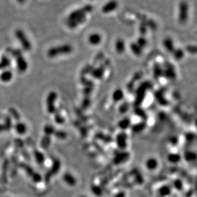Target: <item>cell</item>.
Returning a JSON list of instances; mask_svg holds the SVG:
<instances>
[{
    "instance_id": "obj_3",
    "label": "cell",
    "mask_w": 197,
    "mask_h": 197,
    "mask_svg": "<svg viewBox=\"0 0 197 197\" xmlns=\"http://www.w3.org/2000/svg\"><path fill=\"white\" fill-rule=\"evenodd\" d=\"M188 18V5L186 2H182L179 4V21L181 24L186 23Z\"/></svg>"
},
{
    "instance_id": "obj_13",
    "label": "cell",
    "mask_w": 197,
    "mask_h": 197,
    "mask_svg": "<svg viewBox=\"0 0 197 197\" xmlns=\"http://www.w3.org/2000/svg\"><path fill=\"white\" fill-rule=\"evenodd\" d=\"M85 21H86V16H83V17L78 18V19L73 20V21H67V24L70 28H71V29H74V28H76L77 26H78L81 24L83 23Z\"/></svg>"
},
{
    "instance_id": "obj_34",
    "label": "cell",
    "mask_w": 197,
    "mask_h": 197,
    "mask_svg": "<svg viewBox=\"0 0 197 197\" xmlns=\"http://www.w3.org/2000/svg\"><path fill=\"white\" fill-rule=\"evenodd\" d=\"M54 136L59 139H65L67 137V134L65 131H57L54 133Z\"/></svg>"
},
{
    "instance_id": "obj_19",
    "label": "cell",
    "mask_w": 197,
    "mask_h": 197,
    "mask_svg": "<svg viewBox=\"0 0 197 197\" xmlns=\"http://www.w3.org/2000/svg\"><path fill=\"white\" fill-rule=\"evenodd\" d=\"M14 128L19 134H24L27 131V126L23 122H18L14 126Z\"/></svg>"
},
{
    "instance_id": "obj_20",
    "label": "cell",
    "mask_w": 197,
    "mask_h": 197,
    "mask_svg": "<svg viewBox=\"0 0 197 197\" xmlns=\"http://www.w3.org/2000/svg\"><path fill=\"white\" fill-rule=\"evenodd\" d=\"M184 157L188 162L195 161L197 159V154L193 151H187L184 153Z\"/></svg>"
},
{
    "instance_id": "obj_21",
    "label": "cell",
    "mask_w": 197,
    "mask_h": 197,
    "mask_svg": "<svg viewBox=\"0 0 197 197\" xmlns=\"http://www.w3.org/2000/svg\"><path fill=\"white\" fill-rule=\"evenodd\" d=\"M163 45L165 47L166 49L168 52L173 53L174 51L175 50L174 44H173V41L170 38H166L164 39V40L163 41Z\"/></svg>"
},
{
    "instance_id": "obj_6",
    "label": "cell",
    "mask_w": 197,
    "mask_h": 197,
    "mask_svg": "<svg viewBox=\"0 0 197 197\" xmlns=\"http://www.w3.org/2000/svg\"><path fill=\"white\" fill-rule=\"evenodd\" d=\"M60 165H61L60 161L58 159H55L53 161L51 169L49 170V172H48V174L46 175V182L47 181L49 182V180H50L51 177H53L54 175L56 174L59 172V170L60 168Z\"/></svg>"
},
{
    "instance_id": "obj_39",
    "label": "cell",
    "mask_w": 197,
    "mask_h": 197,
    "mask_svg": "<svg viewBox=\"0 0 197 197\" xmlns=\"http://www.w3.org/2000/svg\"><path fill=\"white\" fill-rule=\"evenodd\" d=\"M32 178L35 182H39L42 180V177H41L40 175L38 174V173H34V174L32 175Z\"/></svg>"
},
{
    "instance_id": "obj_37",
    "label": "cell",
    "mask_w": 197,
    "mask_h": 197,
    "mask_svg": "<svg viewBox=\"0 0 197 197\" xmlns=\"http://www.w3.org/2000/svg\"><path fill=\"white\" fill-rule=\"evenodd\" d=\"M154 74L155 75H157V76H161L162 74H163V70L161 68V67L159 66V65H156L154 67Z\"/></svg>"
},
{
    "instance_id": "obj_30",
    "label": "cell",
    "mask_w": 197,
    "mask_h": 197,
    "mask_svg": "<svg viewBox=\"0 0 197 197\" xmlns=\"http://www.w3.org/2000/svg\"><path fill=\"white\" fill-rule=\"evenodd\" d=\"M91 190H92V192L96 196H100L103 194V190L101 188L98 186L92 185L91 186Z\"/></svg>"
},
{
    "instance_id": "obj_38",
    "label": "cell",
    "mask_w": 197,
    "mask_h": 197,
    "mask_svg": "<svg viewBox=\"0 0 197 197\" xmlns=\"http://www.w3.org/2000/svg\"><path fill=\"white\" fill-rule=\"evenodd\" d=\"M186 50L191 54H196L197 53V47L194 46H188L186 48Z\"/></svg>"
},
{
    "instance_id": "obj_1",
    "label": "cell",
    "mask_w": 197,
    "mask_h": 197,
    "mask_svg": "<svg viewBox=\"0 0 197 197\" xmlns=\"http://www.w3.org/2000/svg\"><path fill=\"white\" fill-rule=\"evenodd\" d=\"M72 51L73 48L69 44H63L51 48L48 52V55L50 58H54L60 55L70 54Z\"/></svg>"
},
{
    "instance_id": "obj_23",
    "label": "cell",
    "mask_w": 197,
    "mask_h": 197,
    "mask_svg": "<svg viewBox=\"0 0 197 197\" xmlns=\"http://www.w3.org/2000/svg\"><path fill=\"white\" fill-rule=\"evenodd\" d=\"M167 159L169 162H170L172 163H177L178 162L180 161L181 159V156H180V155L178 154L172 153L168 155Z\"/></svg>"
},
{
    "instance_id": "obj_36",
    "label": "cell",
    "mask_w": 197,
    "mask_h": 197,
    "mask_svg": "<svg viewBox=\"0 0 197 197\" xmlns=\"http://www.w3.org/2000/svg\"><path fill=\"white\" fill-rule=\"evenodd\" d=\"M145 24L149 26L151 29L152 30H156V28H157V24L156 23H155L154 21H153L152 20H147L146 22H145Z\"/></svg>"
},
{
    "instance_id": "obj_10",
    "label": "cell",
    "mask_w": 197,
    "mask_h": 197,
    "mask_svg": "<svg viewBox=\"0 0 197 197\" xmlns=\"http://www.w3.org/2000/svg\"><path fill=\"white\" fill-rule=\"evenodd\" d=\"M118 3L115 0H111V1L108 2L106 4H105L103 8H102V11L105 13H110L113 11L115 10L118 7Z\"/></svg>"
},
{
    "instance_id": "obj_40",
    "label": "cell",
    "mask_w": 197,
    "mask_h": 197,
    "mask_svg": "<svg viewBox=\"0 0 197 197\" xmlns=\"http://www.w3.org/2000/svg\"><path fill=\"white\" fill-rule=\"evenodd\" d=\"M9 111H10V114H12V117H13L16 119H19V114H18V111H17L15 109L10 108Z\"/></svg>"
},
{
    "instance_id": "obj_15",
    "label": "cell",
    "mask_w": 197,
    "mask_h": 197,
    "mask_svg": "<svg viewBox=\"0 0 197 197\" xmlns=\"http://www.w3.org/2000/svg\"><path fill=\"white\" fill-rule=\"evenodd\" d=\"M102 40V37L101 35L98 33H93L89 36L88 41L90 44L93 46H96L100 44Z\"/></svg>"
},
{
    "instance_id": "obj_7",
    "label": "cell",
    "mask_w": 197,
    "mask_h": 197,
    "mask_svg": "<svg viewBox=\"0 0 197 197\" xmlns=\"http://www.w3.org/2000/svg\"><path fill=\"white\" fill-rule=\"evenodd\" d=\"M127 139H128V136L125 133H119L116 138V142L117 146L120 149H125L128 144H127Z\"/></svg>"
},
{
    "instance_id": "obj_17",
    "label": "cell",
    "mask_w": 197,
    "mask_h": 197,
    "mask_svg": "<svg viewBox=\"0 0 197 197\" xmlns=\"http://www.w3.org/2000/svg\"><path fill=\"white\" fill-rule=\"evenodd\" d=\"M12 77H13V74L10 70H5L1 73V74H0V80L5 83L9 82L10 81L12 80Z\"/></svg>"
},
{
    "instance_id": "obj_2",
    "label": "cell",
    "mask_w": 197,
    "mask_h": 197,
    "mask_svg": "<svg viewBox=\"0 0 197 197\" xmlns=\"http://www.w3.org/2000/svg\"><path fill=\"white\" fill-rule=\"evenodd\" d=\"M93 10V7L92 5H86L83 8H81L79 9L76 10L75 11L69 14V16L67 18V21H73L74 19H76L78 18L86 16L87 14L90 12H92Z\"/></svg>"
},
{
    "instance_id": "obj_25",
    "label": "cell",
    "mask_w": 197,
    "mask_h": 197,
    "mask_svg": "<svg viewBox=\"0 0 197 197\" xmlns=\"http://www.w3.org/2000/svg\"><path fill=\"white\" fill-rule=\"evenodd\" d=\"M34 157L36 161L38 164H43L45 161V157L44 154L37 150H35L34 152Z\"/></svg>"
},
{
    "instance_id": "obj_41",
    "label": "cell",
    "mask_w": 197,
    "mask_h": 197,
    "mask_svg": "<svg viewBox=\"0 0 197 197\" xmlns=\"http://www.w3.org/2000/svg\"><path fill=\"white\" fill-rule=\"evenodd\" d=\"M128 108H129V105L128 103H124L122 105H121L120 106V111L121 113H125L128 110Z\"/></svg>"
},
{
    "instance_id": "obj_11",
    "label": "cell",
    "mask_w": 197,
    "mask_h": 197,
    "mask_svg": "<svg viewBox=\"0 0 197 197\" xmlns=\"http://www.w3.org/2000/svg\"><path fill=\"white\" fill-rule=\"evenodd\" d=\"M158 159L155 158H150L145 162L146 168L149 170H154L158 166Z\"/></svg>"
},
{
    "instance_id": "obj_16",
    "label": "cell",
    "mask_w": 197,
    "mask_h": 197,
    "mask_svg": "<svg viewBox=\"0 0 197 197\" xmlns=\"http://www.w3.org/2000/svg\"><path fill=\"white\" fill-rule=\"evenodd\" d=\"M12 120L10 117H6L5 122L3 124H0V132L7 131L12 128Z\"/></svg>"
},
{
    "instance_id": "obj_46",
    "label": "cell",
    "mask_w": 197,
    "mask_h": 197,
    "mask_svg": "<svg viewBox=\"0 0 197 197\" xmlns=\"http://www.w3.org/2000/svg\"><path fill=\"white\" fill-rule=\"evenodd\" d=\"M80 197H84V196H80Z\"/></svg>"
},
{
    "instance_id": "obj_42",
    "label": "cell",
    "mask_w": 197,
    "mask_h": 197,
    "mask_svg": "<svg viewBox=\"0 0 197 197\" xmlns=\"http://www.w3.org/2000/svg\"><path fill=\"white\" fill-rule=\"evenodd\" d=\"M139 31L142 34H145L146 33V32H147V25L145 24V22L144 23H142V24H141L140 28H139Z\"/></svg>"
},
{
    "instance_id": "obj_33",
    "label": "cell",
    "mask_w": 197,
    "mask_h": 197,
    "mask_svg": "<svg viewBox=\"0 0 197 197\" xmlns=\"http://www.w3.org/2000/svg\"><path fill=\"white\" fill-rule=\"evenodd\" d=\"M141 48H144V47H145L146 46V45H147V40L145 38H144V37H140V38H139L138 39V40H137V43H136Z\"/></svg>"
},
{
    "instance_id": "obj_45",
    "label": "cell",
    "mask_w": 197,
    "mask_h": 197,
    "mask_svg": "<svg viewBox=\"0 0 197 197\" xmlns=\"http://www.w3.org/2000/svg\"><path fill=\"white\" fill-rule=\"evenodd\" d=\"M196 127H197V120H196Z\"/></svg>"
},
{
    "instance_id": "obj_18",
    "label": "cell",
    "mask_w": 197,
    "mask_h": 197,
    "mask_svg": "<svg viewBox=\"0 0 197 197\" xmlns=\"http://www.w3.org/2000/svg\"><path fill=\"white\" fill-rule=\"evenodd\" d=\"M124 97V92L121 89L115 90L112 95V98L115 102H119L123 99Z\"/></svg>"
},
{
    "instance_id": "obj_29",
    "label": "cell",
    "mask_w": 197,
    "mask_h": 197,
    "mask_svg": "<svg viewBox=\"0 0 197 197\" xmlns=\"http://www.w3.org/2000/svg\"><path fill=\"white\" fill-rule=\"evenodd\" d=\"M145 125L144 123L137 124L133 126L132 130L133 132L138 133L142 131L145 129Z\"/></svg>"
},
{
    "instance_id": "obj_8",
    "label": "cell",
    "mask_w": 197,
    "mask_h": 197,
    "mask_svg": "<svg viewBox=\"0 0 197 197\" xmlns=\"http://www.w3.org/2000/svg\"><path fill=\"white\" fill-rule=\"evenodd\" d=\"M129 158V154L128 152H120L115 155L114 159V163L115 164H119L125 162Z\"/></svg>"
},
{
    "instance_id": "obj_14",
    "label": "cell",
    "mask_w": 197,
    "mask_h": 197,
    "mask_svg": "<svg viewBox=\"0 0 197 197\" xmlns=\"http://www.w3.org/2000/svg\"><path fill=\"white\" fill-rule=\"evenodd\" d=\"M104 73V67L101 65L99 67L93 69L92 71V76L97 79H100L103 78Z\"/></svg>"
},
{
    "instance_id": "obj_12",
    "label": "cell",
    "mask_w": 197,
    "mask_h": 197,
    "mask_svg": "<svg viewBox=\"0 0 197 197\" xmlns=\"http://www.w3.org/2000/svg\"><path fill=\"white\" fill-rule=\"evenodd\" d=\"M63 180L67 184L70 186H74L76 184V178L69 173H65L63 176Z\"/></svg>"
},
{
    "instance_id": "obj_28",
    "label": "cell",
    "mask_w": 197,
    "mask_h": 197,
    "mask_svg": "<svg viewBox=\"0 0 197 197\" xmlns=\"http://www.w3.org/2000/svg\"><path fill=\"white\" fill-rule=\"evenodd\" d=\"M173 55L174 57L175 60H181L184 56V51H183L182 49H175L173 52Z\"/></svg>"
},
{
    "instance_id": "obj_22",
    "label": "cell",
    "mask_w": 197,
    "mask_h": 197,
    "mask_svg": "<svg viewBox=\"0 0 197 197\" xmlns=\"http://www.w3.org/2000/svg\"><path fill=\"white\" fill-rule=\"evenodd\" d=\"M11 64L10 60L6 56H3L0 60V70H3L10 67Z\"/></svg>"
},
{
    "instance_id": "obj_35",
    "label": "cell",
    "mask_w": 197,
    "mask_h": 197,
    "mask_svg": "<svg viewBox=\"0 0 197 197\" xmlns=\"http://www.w3.org/2000/svg\"><path fill=\"white\" fill-rule=\"evenodd\" d=\"M54 120H55V122L58 124H62L65 122L64 118L59 114V113H58V114L55 115Z\"/></svg>"
},
{
    "instance_id": "obj_9",
    "label": "cell",
    "mask_w": 197,
    "mask_h": 197,
    "mask_svg": "<svg viewBox=\"0 0 197 197\" xmlns=\"http://www.w3.org/2000/svg\"><path fill=\"white\" fill-rule=\"evenodd\" d=\"M17 67L19 71L21 73H24L28 68V63L26 60L24 58L23 55L19 56L16 58Z\"/></svg>"
},
{
    "instance_id": "obj_27",
    "label": "cell",
    "mask_w": 197,
    "mask_h": 197,
    "mask_svg": "<svg viewBox=\"0 0 197 197\" xmlns=\"http://www.w3.org/2000/svg\"><path fill=\"white\" fill-rule=\"evenodd\" d=\"M131 49L133 54H134L136 56H140L142 54V49L136 43H132L131 44Z\"/></svg>"
},
{
    "instance_id": "obj_4",
    "label": "cell",
    "mask_w": 197,
    "mask_h": 197,
    "mask_svg": "<svg viewBox=\"0 0 197 197\" xmlns=\"http://www.w3.org/2000/svg\"><path fill=\"white\" fill-rule=\"evenodd\" d=\"M15 35L18 40L19 41L20 44L22 45L23 49L26 51H30L32 46L30 42L26 37L24 33L21 30H17L15 32Z\"/></svg>"
},
{
    "instance_id": "obj_31",
    "label": "cell",
    "mask_w": 197,
    "mask_h": 197,
    "mask_svg": "<svg viewBox=\"0 0 197 197\" xmlns=\"http://www.w3.org/2000/svg\"><path fill=\"white\" fill-rule=\"evenodd\" d=\"M44 133L46 134V136H49L50 135L53 134L54 133V132H55V129L54 128V127L51 125H49V124H47L44 127Z\"/></svg>"
},
{
    "instance_id": "obj_44",
    "label": "cell",
    "mask_w": 197,
    "mask_h": 197,
    "mask_svg": "<svg viewBox=\"0 0 197 197\" xmlns=\"http://www.w3.org/2000/svg\"><path fill=\"white\" fill-rule=\"evenodd\" d=\"M17 1H18V2L19 3H20V4H23V3L25 2L26 0H17Z\"/></svg>"
},
{
    "instance_id": "obj_26",
    "label": "cell",
    "mask_w": 197,
    "mask_h": 197,
    "mask_svg": "<svg viewBox=\"0 0 197 197\" xmlns=\"http://www.w3.org/2000/svg\"><path fill=\"white\" fill-rule=\"evenodd\" d=\"M131 125V120L129 119L125 118L120 120L119 122V127L122 129H128Z\"/></svg>"
},
{
    "instance_id": "obj_32",
    "label": "cell",
    "mask_w": 197,
    "mask_h": 197,
    "mask_svg": "<svg viewBox=\"0 0 197 197\" xmlns=\"http://www.w3.org/2000/svg\"><path fill=\"white\" fill-rule=\"evenodd\" d=\"M51 143V139L49 136H46L42 139L41 142V147L44 149H46L49 147Z\"/></svg>"
},
{
    "instance_id": "obj_43",
    "label": "cell",
    "mask_w": 197,
    "mask_h": 197,
    "mask_svg": "<svg viewBox=\"0 0 197 197\" xmlns=\"http://www.w3.org/2000/svg\"><path fill=\"white\" fill-rule=\"evenodd\" d=\"M125 194L124 192L123 191H121V192H119V193H117L115 197H125Z\"/></svg>"
},
{
    "instance_id": "obj_5",
    "label": "cell",
    "mask_w": 197,
    "mask_h": 197,
    "mask_svg": "<svg viewBox=\"0 0 197 197\" xmlns=\"http://www.w3.org/2000/svg\"><path fill=\"white\" fill-rule=\"evenodd\" d=\"M57 98V94L54 91H52L49 93L47 99H46V106L47 110L49 114H54L56 111L55 108V101Z\"/></svg>"
},
{
    "instance_id": "obj_24",
    "label": "cell",
    "mask_w": 197,
    "mask_h": 197,
    "mask_svg": "<svg viewBox=\"0 0 197 197\" xmlns=\"http://www.w3.org/2000/svg\"><path fill=\"white\" fill-rule=\"evenodd\" d=\"M115 48H116L117 52L119 54H122L124 52L125 46L124 42L122 39H119L116 42Z\"/></svg>"
}]
</instances>
